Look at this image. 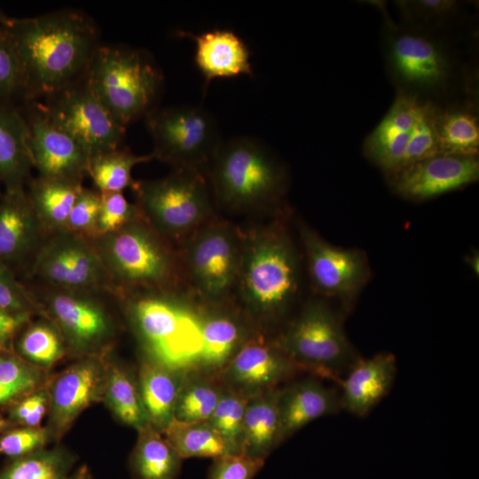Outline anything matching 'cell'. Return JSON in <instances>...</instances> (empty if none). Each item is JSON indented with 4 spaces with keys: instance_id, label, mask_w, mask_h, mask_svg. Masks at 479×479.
I'll return each mask as SVG.
<instances>
[{
    "instance_id": "cb8c5ba5",
    "label": "cell",
    "mask_w": 479,
    "mask_h": 479,
    "mask_svg": "<svg viewBox=\"0 0 479 479\" xmlns=\"http://www.w3.org/2000/svg\"><path fill=\"white\" fill-rule=\"evenodd\" d=\"M33 169L28 127L20 106L0 101V182L4 190L26 187Z\"/></svg>"
},
{
    "instance_id": "ac0fdd59",
    "label": "cell",
    "mask_w": 479,
    "mask_h": 479,
    "mask_svg": "<svg viewBox=\"0 0 479 479\" xmlns=\"http://www.w3.org/2000/svg\"><path fill=\"white\" fill-rule=\"evenodd\" d=\"M310 276L322 293L352 299L367 280L369 266L362 251L334 246L306 226L301 229Z\"/></svg>"
},
{
    "instance_id": "7dc6e473",
    "label": "cell",
    "mask_w": 479,
    "mask_h": 479,
    "mask_svg": "<svg viewBox=\"0 0 479 479\" xmlns=\"http://www.w3.org/2000/svg\"><path fill=\"white\" fill-rule=\"evenodd\" d=\"M49 407L50 398L45 386L12 404L9 420L20 427H41L48 415Z\"/></svg>"
},
{
    "instance_id": "db71d44e",
    "label": "cell",
    "mask_w": 479,
    "mask_h": 479,
    "mask_svg": "<svg viewBox=\"0 0 479 479\" xmlns=\"http://www.w3.org/2000/svg\"><path fill=\"white\" fill-rule=\"evenodd\" d=\"M8 16H6L1 10H0V25H3L4 24L7 20H8Z\"/></svg>"
},
{
    "instance_id": "5b68a950",
    "label": "cell",
    "mask_w": 479,
    "mask_h": 479,
    "mask_svg": "<svg viewBox=\"0 0 479 479\" xmlns=\"http://www.w3.org/2000/svg\"><path fill=\"white\" fill-rule=\"evenodd\" d=\"M238 281L243 301L254 315L270 318L282 314L299 281L298 259L288 237L275 229L250 236L242 246Z\"/></svg>"
},
{
    "instance_id": "7402d4cb",
    "label": "cell",
    "mask_w": 479,
    "mask_h": 479,
    "mask_svg": "<svg viewBox=\"0 0 479 479\" xmlns=\"http://www.w3.org/2000/svg\"><path fill=\"white\" fill-rule=\"evenodd\" d=\"M396 373L397 361L391 353L359 358L340 382L342 410L357 417L366 416L389 392Z\"/></svg>"
},
{
    "instance_id": "c3c4849f",
    "label": "cell",
    "mask_w": 479,
    "mask_h": 479,
    "mask_svg": "<svg viewBox=\"0 0 479 479\" xmlns=\"http://www.w3.org/2000/svg\"><path fill=\"white\" fill-rule=\"evenodd\" d=\"M397 4L411 20L428 23L444 20L458 9V3L453 0L398 1Z\"/></svg>"
},
{
    "instance_id": "f907efd6",
    "label": "cell",
    "mask_w": 479,
    "mask_h": 479,
    "mask_svg": "<svg viewBox=\"0 0 479 479\" xmlns=\"http://www.w3.org/2000/svg\"><path fill=\"white\" fill-rule=\"evenodd\" d=\"M67 479H94L90 467L86 465H81L71 473Z\"/></svg>"
},
{
    "instance_id": "277c9868",
    "label": "cell",
    "mask_w": 479,
    "mask_h": 479,
    "mask_svg": "<svg viewBox=\"0 0 479 479\" xmlns=\"http://www.w3.org/2000/svg\"><path fill=\"white\" fill-rule=\"evenodd\" d=\"M114 288L122 293L171 288L176 258L169 241L143 217L90 240Z\"/></svg>"
},
{
    "instance_id": "74e56055",
    "label": "cell",
    "mask_w": 479,
    "mask_h": 479,
    "mask_svg": "<svg viewBox=\"0 0 479 479\" xmlns=\"http://www.w3.org/2000/svg\"><path fill=\"white\" fill-rule=\"evenodd\" d=\"M162 435L183 459H215L231 454L222 437L207 421L183 422L173 419Z\"/></svg>"
},
{
    "instance_id": "30bf717a",
    "label": "cell",
    "mask_w": 479,
    "mask_h": 479,
    "mask_svg": "<svg viewBox=\"0 0 479 479\" xmlns=\"http://www.w3.org/2000/svg\"><path fill=\"white\" fill-rule=\"evenodd\" d=\"M145 118L153 143V159L175 169L200 172L222 142L216 120L201 106H157Z\"/></svg>"
},
{
    "instance_id": "f1b7e54d",
    "label": "cell",
    "mask_w": 479,
    "mask_h": 479,
    "mask_svg": "<svg viewBox=\"0 0 479 479\" xmlns=\"http://www.w3.org/2000/svg\"><path fill=\"white\" fill-rule=\"evenodd\" d=\"M83 185L37 176L27 185V192L46 236L64 231Z\"/></svg>"
},
{
    "instance_id": "836d02e7",
    "label": "cell",
    "mask_w": 479,
    "mask_h": 479,
    "mask_svg": "<svg viewBox=\"0 0 479 479\" xmlns=\"http://www.w3.org/2000/svg\"><path fill=\"white\" fill-rule=\"evenodd\" d=\"M152 160V153L137 155L127 148L119 147L90 157L87 176L99 192H123L135 182L132 177L135 166Z\"/></svg>"
},
{
    "instance_id": "ab89813d",
    "label": "cell",
    "mask_w": 479,
    "mask_h": 479,
    "mask_svg": "<svg viewBox=\"0 0 479 479\" xmlns=\"http://www.w3.org/2000/svg\"><path fill=\"white\" fill-rule=\"evenodd\" d=\"M437 112L433 103L420 100L403 167L439 154Z\"/></svg>"
},
{
    "instance_id": "b9f144b4",
    "label": "cell",
    "mask_w": 479,
    "mask_h": 479,
    "mask_svg": "<svg viewBox=\"0 0 479 479\" xmlns=\"http://www.w3.org/2000/svg\"><path fill=\"white\" fill-rule=\"evenodd\" d=\"M0 309L32 316H43L42 310L24 281L0 262Z\"/></svg>"
},
{
    "instance_id": "e575fe53",
    "label": "cell",
    "mask_w": 479,
    "mask_h": 479,
    "mask_svg": "<svg viewBox=\"0 0 479 479\" xmlns=\"http://www.w3.org/2000/svg\"><path fill=\"white\" fill-rule=\"evenodd\" d=\"M50 374L25 361L12 347L0 348V407L12 405L45 387Z\"/></svg>"
},
{
    "instance_id": "6da1fadb",
    "label": "cell",
    "mask_w": 479,
    "mask_h": 479,
    "mask_svg": "<svg viewBox=\"0 0 479 479\" xmlns=\"http://www.w3.org/2000/svg\"><path fill=\"white\" fill-rule=\"evenodd\" d=\"M4 26L22 73L23 104L41 101L82 79L101 43L94 20L74 8L9 17Z\"/></svg>"
},
{
    "instance_id": "ee69618b",
    "label": "cell",
    "mask_w": 479,
    "mask_h": 479,
    "mask_svg": "<svg viewBox=\"0 0 479 479\" xmlns=\"http://www.w3.org/2000/svg\"><path fill=\"white\" fill-rule=\"evenodd\" d=\"M100 201L98 191L83 186L71 209L65 230L89 240L96 238Z\"/></svg>"
},
{
    "instance_id": "ba28073f",
    "label": "cell",
    "mask_w": 479,
    "mask_h": 479,
    "mask_svg": "<svg viewBox=\"0 0 479 479\" xmlns=\"http://www.w3.org/2000/svg\"><path fill=\"white\" fill-rule=\"evenodd\" d=\"M143 218L168 241L200 229L211 214L200 172L175 169L157 179L135 180L130 188Z\"/></svg>"
},
{
    "instance_id": "4316f807",
    "label": "cell",
    "mask_w": 479,
    "mask_h": 479,
    "mask_svg": "<svg viewBox=\"0 0 479 479\" xmlns=\"http://www.w3.org/2000/svg\"><path fill=\"white\" fill-rule=\"evenodd\" d=\"M247 338L245 328L237 317L203 310L201 346L192 373L219 376Z\"/></svg>"
},
{
    "instance_id": "603a6c76",
    "label": "cell",
    "mask_w": 479,
    "mask_h": 479,
    "mask_svg": "<svg viewBox=\"0 0 479 479\" xmlns=\"http://www.w3.org/2000/svg\"><path fill=\"white\" fill-rule=\"evenodd\" d=\"M278 408L283 442L313 420L342 411L339 392L315 378L279 388Z\"/></svg>"
},
{
    "instance_id": "484cf974",
    "label": "cell",
    "mask_w": 479,
    "mask_h": 479,
    "mask_svg": "<svg viewBox=\"0 0 479 479\" xmlns=\"http://www.w3.org/2000/svg\"><path fill=\"white\" fill-rule=\"evenodd\" d=\"M187 36L196 43L195 63L207 82L252 74L249 51L232 31L216 29L198 35L188 33Z\"/></svg>"
},
{
    "instance_id": "f35d334b",
    "label": "cell",
    "mask_w": 479,
    "mask_h": 479,
    "mask_svg": "<svg viewBox=\"0 0 479 479\" xmlns=\"http://www.w3.org/2000/svg\"><path fill=\"white\" fill-rule=\"evenodd\" d=\"M249 398L224 387L207 421L222 437L231 454L242 453L244 417Z\"/></svg>"
},
{
    "instance_id": "8992f818",
    "label": "cell",
    "mask_w": 479,
    "mask_h": 479,
    "mask_svg": "<svg viewBox=\"0 0 479 479\" xmlns=\"http://www.w3.org/2000/svg\"><path fill=\"white\" fill-rule=\"evenodd\" d=\"M43 317L59 330L67 357L79 358L114 350L119 326L107 293L69 289L27 281Z\"/></svg>"
},
{
    "instance_id": "9c48e42d",
    "label": "cell",
    "mask_w": 479,
    "mask_h": 479,
    "mask_svg": "<svg viewBox=\"0 0 479 479\" xmlns=\"http://www.w3.org/2000/svg\"><path fill=\"white\" fill-rule=\"evenodd\" d=\"M302 372L340 380L360 358L341 320L322 301L309 302L276 340Z\"/></svg>"
},
{
    "instance_id": "1f68e13d",
    "label": "cell",
    "mask_w": 479,
    "mask_h": 479,
    "mask_svg": "<svg viewBox=\"0 0 479 479\" xmlns=\"http://www.w3.org/2000/svg\"><path fill=\"white\" fill-rule=\"evenodd\" d=\"M13 350L27 363L51 371L67 357L64 339L55 324L46 317L32 318L16 334Z\"/></svg>"
},
{
    "instance_id": "4fadbf2b",
    "label": "cell",
    "mask_w": 479,
    "mask_h": 479,
    "mask_svg": "<svg viewBox=\"0 0 479 479\" xmlns=\"http://www.w3.org/2000/svg\"><path fill=\"white\" fill-rule=\"evenodd\" d=\"M113 351L75 358L47 382L50 407L46 429L59 444L78 417L92 404L102 403L108 358Z\"/></svg>"
},
{
    "instance_id": "d6a6232c",
    "label": "cell",
    "mask_w": 479,
    "mask_h": 479,
    "mask_svg": "<svg viewBox=\"0 0 479 479\" xmlns=\"http://www.w3.org/2000/svg\"><path fill=\"white\" fill-rule=\"evenodd\" d=\"M439 153L476 157L479 152L477 115L467 108L440 110L436 115Z\"/></svg>"
},
{
    "instance_id": "e0dca14e",
    "label": "cell",
    "mask_w": 479,
    "mask_h": 479,
    "mask_svg": "<svg viewBox=\"0 0 479 479\" xmlns=\"http://www.w3.org/2000/svg\"><path fill=\"white\" fill-rule=\"evenodd\" d=\"M387 60L403 92H429L447 82L451 66L444 49L432 38L415 31H397L389 38Z\"/></svg>"
},
{
    "instance_id": "681fc988",
    "label": "cell",
    "mask_w": 479,
    "mask_h": 479,
    "mask_svg": "<svg viewBox=\"0 0 479 479\" xmlns=\"http://www.w3.org/2000/svg\"><path fill=\"white\" fill-rule=\"evenodd\" d=\"M34 317L0 309V348L10 347L19 331Z\"/></svg>"
},
{
    "instance_id": "7c38bea8",
    "label": "cell",
    "mask_w": 479,
    "mask_h": 479,
    "mask_svg": "<svg viewBox=\"0 0 479 479\" xmlns=\"http://www.w3.org/2000/svg\"><path fill=\"white\" fill-rule=\"evenodd\" d=\"M35 102L55 125L83 147L90 157L121 147L127 128L110 114L84 76Z\"/></svg>"
},
{
    "instance_id": "7a4b0ae2",
    "label": "cell",
    "mask_w": 479,
    "mask_h": 479,
    "mask_svg": "<svg viewBox=\"0 0 479 479\" xmlns=\"http://www.w3.org/2000/svg\"><path fill=\"white\" fill-rule=\"evenodd\" d=\"M115 300L141 357L185 373L193 371L201 346L203 310L170 288L124 292Z\"/></svg>"
},
{
    "instance_id": "60d3db41",
    "label": "cell",
    "mask_w": 479,
    "mask_h": 479,
    "mask_svg": "<svg viewBox=\"0 0 479 479\" xmlns=\"http://www.w3.org/2000/svg\"><path fill=\"white\" fill-rule=\"evenodd\" d=\"M0 101L18 106L24 102L22 73L13 43L4 24L0 25Z\"/></svg>"
},
{
    "instance_id": "816d5d0a",
    "label": "cell",
    "mask_w": 479,
    "mask_h": 479,
    "mask_svg": "<svg viewBox=\"0 0 479 479\" xmlns=\"http://www.w3.org/2000/svg\"><path fill=\"white\" fill-rule=\"evenodd\" d=\"M468 266L472 269L475 274H478L479 256L478 254H473L468 256Z\"/></svg>"
},
{
    "instance_id": "bcb514c9",
    "label": "cell",
    "mask_w": 479,
    "mask_h": 479,
    "mask_svg": "<svg viewBox=\"0 0 479 479\" xmlns=\"http://www.w3.org/2000/svg\"><path fill=\"white\" fill-rule=\"evenodd\" d=\"M264 462L244 453L225 454L213 459L208 479H254Z\"/></svg>"
},
{
    "instance_id": "ffe728a7",
    "label": "cell",
    "mask_w": 479,
    "mask_h": 479,
    "mask_svg": "<svg viewBox=\"0 0 479 479\" xmlns=\"http://www.w3.org/2000/svg\"><path fill=\"white\" fill-rule=\"evenodd\" d=\"M45 238L26 187L4 190L0 196V262L17 276H27Z\"/></svg>"
},
{
    "instance_id": "8d00e7d4",
    "label": "cell",
    "mask_w": 479,
    "mask_h": 479,
    "mask_svg": "<svg viewBox=\"0 0 479 479\" xmlns=\"http://www.w3.org/2000/svg\"><path fill=\"white\" fill-rule=\"evenodd\" d=\"M224 389L218 376L186 373L176 403L174 419L183 422L208 421Z\"/></svg>"
},
{
    "instance_id": "8fae6325",
    "label": "cell",
    "mask_w": 479,
    "mask_h": 479,
    "mask_svg": "<svg viewBox=\"0 0 479 479\" xmlns=\"http://www.w3.org/2000/svg\"><path fill=\"white\" fill-rule=\"evenodd\" d=\"M27 277L50 286L115 297V288L91 242L66 230L46 236Z\"/></svg>"
},
{
    "instance_id": "5bb4252c",
    "label": "cell",
    "mask_w": 479,
    "mask_h": 479,
    "mask_svg": "<svg viewBox=\"0 0 479 479\" xmlns=\"http://www.w3.org/2000/svg\"><path fill=\"white\" fill-rule=\"evenodd\" d=\"M196 232L186 250L187 268L199 293L217 301L238 281L242 246L225 224H209Z\"/></svg>"
},
{
    "instance_id": "83f0119b",
    "label": "cell",
    "mask_w": 479,
    "mask_h": 479,
    "mask_svg": "<svg viewBox=\"0 0 479 479\" xmlns=\"http://www.w3.org/2000/svg\"><path fill=\"white\" fill-rule=\"evenodd\" d=\"M279 388L248 399L243 424L242 453L265 460L280 444V420L278 408Z\"/></svg>"
},
{
    "instance_id": "f5cc1de1",
    "label": "cell",
    "mask_w": 479,
    "mask_h": 479,
    "mask_svg": "<svg viewBox=\"0 0 479 479\" xmlns=\"http://www.w3.org/2000/svg\"><path fill=\"white\" fill-rule=\"evenodd\" d=\"M8 426H9V422L6 420L0 417V432L7 428Z\"/></svg>"
},
{
    "instance_id": "d6986e66",
    "label": "cell",
    "mask_w": 479,
    "mask_h": 479,
    "mask_svg": "<svg viewBox=\"0 0 479 479\" xmlns=\"http://www.w3.org/2000/svg\"><path fill=\"white\" fill-rule=\"evenodd\" d=\"M478 177L477 157L439 153L403 167L389 179L400 196L425 200L463 188Z\"/></svg>"
},
{
    "instance_id": "2e32d148",
    "label": "cell",
    "mask_w": 479,
    "mask_h": 479,
    "mask_svg": "<svg viewBox=\"0 0 479 479\" xmlns=\"http://www.w3.org/2000/svg\"><path fill=\"white\" fill-rule=\"evenodd\" d=\"M302 370L282 350L277 341L251 335L219 374L223 385L247 397L279 388Z\"/></svg>"
},
{
    "instance_id": "9a60e30c",
    "label": "cell",
    "mask_w": 479,
    "mask_h": 479,
    "mask_svg": "<svg viewBox=\"0 0 479 479\" xmlns=\"http://www.w3.org/2000/svg\"><path fill=\"white\" fill-rule=\"evenodd\" d=\"M28 127V146L37 176L82 184L90 156L69 134L55 125L35 101L20 106Z\"/></svg>"
},
{
    "instance_id": "f546056e",
    "label": "cell",
    "mask_w": 479,
    "mask_h": 479,
    "mask_svg": "<svg viewBox=\"0 0 479 479\" xmlns=\"http://www.w3.org/2000/svg\"><path fill=\"white\" fill-rule=\"evenodd\" d=\"M137 431L129 459L132 479H177L183 459L150 424Z\"/></svg>"
},
{
    "instance_id": "4dcf8cb0",
    "label": "cell",
    "mask_w": 479,
    "mask_h": 479,
    "mask_svg": "<svg viewBox=\"0 0 479 479\" xmlns=\"http://www.w3.org/2000/svg\"><path fill=\"white\" fill-rule=\"evenodd\" d=\"M102 403L122 424L136 430L149 424L141 400L137 374L117 361L113 352L108 358Z\"/></svg>"
},
{
    "instance_id": "44dd1931",
    "label": "cell",
    "mask_w": 479,
    "mask_h": 479,
    "mask_svg": "<svg viewBox=\"0 0 479 479\" xmlns=\"http://www.w3.org/2000/svg\"><path fill=\"white\" fill-rule=\"evenodd\" d=\"M419 102L417 96L400 91L364 142L365 156L388 177L404 166Z\"/></svg>"
},
{
    "instance_id": "52a82bcc",
    "label": "cell",
    "mask_w": 479,
    "mask_h": 479,
    "mask_svg": "<svg viewBox=\"0 0 479 479\" xmlns=\"http://www.w3.org/2000/svg\"><path fill=\"white\" fill-rule=\"evenodd\" d=\"M208 169L216 197L232 208L270 203L284 185V171L273 153L249 137L222 141Z\"/></svg>"
},
{
    "instance_id": "3957f363",
    "label": "cell",
    "mask_w": 479,
    "mask_h": 479,
    "mask_svg": "<svg viewBox=\"0 0 479 479\" xmlns=\"http://www.w3.org/2000/svg\"><path fill=\"white\" fill-rule=\"evenodd\" d=\"M92 91L122 125L157 107L163 74L146 51L121 43H101L84 75Z\"/></svg>"
},
{
    "instance_id": "7bdbcfd3",
    "label": "cell",
    "mask_w": 479,
    "mask_h": 479,
    "mask_svg": "<svg viewBox=\"0 0 479 479\" xmlns=\"http://www.w3.org/2000/svg\"><path fill=\"white\" fill-rule=\"evenodd\" d=\"M100 197L98 236L116 232L143 217L137 205L130 202L123 192H100Z\"/></svg>"
},
{
    "instance_id": "f6af8a7d",
    "label": "cell",
    "mask_w": 479,
    "mask_h": 479,
    "mask_svg": "<svg viewBox=\"0 0 479 479\" xmlns=\"http://www.w3.org/2000/svg\"><path fill=\"white\" fill-rule=\"evenodd\" d=\"M50 443L52 442L45 427H20L0 436V455L14 459L44 449Z\"/></svg>"
},
{
    "instance_id": "d4e9b609",
    "label": "cell",
    "mask_w": 479,
    "mask_h": 479,
    "mask_svg": "<svg viewBox=\"0 0 479 479\" xmlns=\"http://www.w3.org/2000/svg\"><path fill=\"white\" fill-rule=\"evenodd\" d=\"M136 374L148 423L162 434L174 419L186 373L140 357Z\"/></svg>"
},
{
    "instance_id": "d590c367",
    "label": "cell",
    "mask_w": 479,
    "mask_h": 479,
    "mask_svg": "<svg viewBox=\"0 0 479 479\" xmlns=\"http://www.w3.org/2000/svg\"><path fill=\"white\" fill-rule=\"evenodd\" d=\"M77 456L57 444L14 459L0 470V479H67Z\"/></svg>"
}]
</instances>
